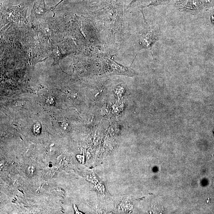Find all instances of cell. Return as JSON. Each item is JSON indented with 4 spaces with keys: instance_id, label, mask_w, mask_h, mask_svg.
<instances>
[{
    "instance_id": "5b68a950",
    "label": "cell",
    "mask_w": 214,
    "mask_h": 214,
    "mask_svg": "<svg viewBox=\"0 0 214 214\" xmlns=\"http://www.w3.org/2000/svg\"><path fill=\"white\" fill-rule=\"evenodd\" d=\"M35 171V168L34 166H28L27 169V174L29 176L33 175Z\"/></svg>"
},
{
    "instance_id": "8992f818",
    "label": "cell",
    "mask_w": 214,
    "mask_h": 214,
    "mask_svg": "<svg viewBox=\"0 0 214 214\" xmlns=\"http://www.w3.org/2000/svg\"><path fill=\"white\" fill-rule=\"evenodd\" d=\"M66 162H67V161H66L65 158H63V157H62V158H61L59 160V163L60 166H62V167H66L67 165V163Z\"/></svg>"
},
{
    "instance_id": "6da1fadb",
    "label": "cell",
    "mask_w": 214,
    "mask_h": 214,
    "mask_svg": "<svg viewBox=\"0 0 214 214\" xmlns=\"http://www.w3.org/2000/svg\"><path fill=\"white\" fill-rule=\"evenodd\" d=\"M160 31L157 27L149 26L145 27L139 35V49L151 50L153 45L158 41Z\"/></svg>"
},
{
    "instance_id": "277c9868",
    "label": "cell",
    "mask_w": 214,
    "mask_h": 214,
    "mask_svg": "<svg viewBox=\"0 0 214 214\" xmlns=\"http://www.w3.org/2000/svg\"><path fill=\"white\" fill-rule=\"evenodd\" d=\"M200 7L199 0H187V3L182 9L188 10H197Z\"/></svg>"
},
{
    "instance_id": "ba28073f",
    "label": "cell",
    "mask_w": 214,
    "mask_h": 214,
    "mask_svg": "<svg viewBox=\"0 0 214 214\" xmlns=\"http://www.w3.org/2000/svg\"><path fill=\"white\" fill-rule=\"evenodd\" d=\"M65 1V0H61L56 5H55V6H54V7H52V12L54 14V15L53 17H54L55 16V10L56 8L62 2H63V1ZM77 1H84V0H77Z\"/></svg>"
},
{
    "instance_id": "3957f363",
    "label": "cell",
    "mask_w": 214,
    "mask_h": 214,
    "mask_svg": "<svg viewBox=\"0 0 214 214\" xmlns=\"http://www.w3.org/2000/svg\"><path fill=\"white\" fill-rule=\"evenodd\" d=\"M49 11L52 12V8L46 5L45 0H39L35 2L31 11V21H33L35 18L43 16Z\"/></svg>"
},
{
    "instance_id": "7a4b0ae2",
    "label": "cell",
    "mask_w": 214,
    "mask_h": 214,
    "mask_svg": "<svg viewBox=\"0 0 214 214\" xmlns=\"http://www.w3.org/2000/svg\"><path fill=\"white\" fill-rule=\"evenodd\" d=\"M108 69L110 72L117 75L132 76L135 75L134 71L126 67L120 65L113 60L107 59Z\"/></svg>"
},
{
    "instance_id": "9c48e42d",
    "label": "cell",
    "mask_w": 214,
    "mask_h": 214,
    "mask_svg": "<svg viewBox=\"0 0 214 214\" xmlns=\"http://www.w3.org/2000/svg\"><path fill=\"white\" fill-rule=\"evenodd\" d=\"M137 1H138V0H132V1H131V2H130V3L129 5H128V6H127V8H126V9H128V8H130V7H131L132 4Z\"/></svg>"
},
{
    "instance_id": "52a82bcc",
    "label": "cell",
    "mask_w": 214,
    "mask_h": 214,
    "mask_svg": "<svg viewBox=\"0 0 214 214\" xmlns=\"http://www.w3.org/2000/svg\"><path fill=\"white\" fill-rule=\"evenodd\" d=\"M41 129V126L39 124H36L34 127V132L35 134L37 135L39 133Z\"/></svg>"
}]
</instances>
